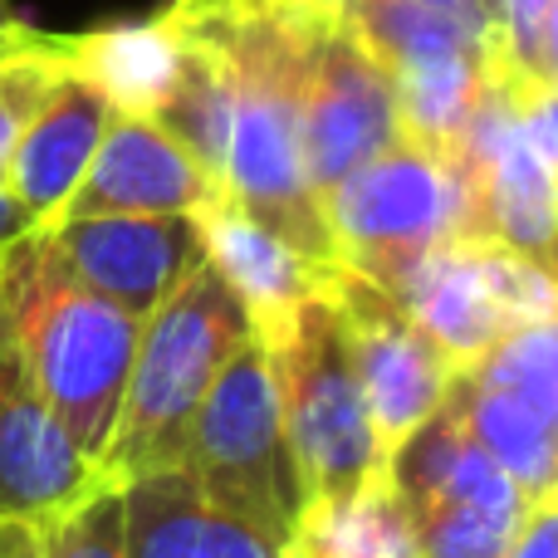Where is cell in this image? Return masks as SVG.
Listing matches in <instances>:
<instances>
[{
  "mask_svg": "<svg viewBox=\"0 0 558 558\" xmlns=\"http://www.w3.org/2000/svg\"><path fill=\"white\" fill-rule=\"evenodd\" d=\"M172 10L221 54L226 118L221 186L245 216L270 226L308 260L338 265L324 206L304 172V64L324 0H172Z\"/></svg>",
  "mask_w": 558,
  "mask_h": 558,
  "instance_id": "6da1fadb",
  "label": "cell"
},
{
  "mask_svg": "<svg viewBox=\"0 0 558 558\" xmlns=\"http://www.w3.org/2000/svg\"><path fill=\"white\" fill-rule=\"evenodd\" d=\"M0 308L49 412L98 465L113 441L143 318L78 284L45 231H29L0 260Z\"/></svg>",
  "mask_w": 558,
  "mask_h": 558,
  "instance_id": "7a4b0ae2",
  "label": "cell"
},
{
  "mask_svg": "<svg viewBox=\"0 0 558 558\" xmlns=\"http://www.w3.org/2000/svg\"><path fill=\"white\" fill-rule=\"evenodd\" d=\"M251 338L255 328L241 294L226 284L211 260H202L143 318L133 373H128L113 441L98 461V475L123 485L133 475L177 465L202 397Z\"/></svg>",
  "mask_w": 558,
  "mask_h": 558,
  "instance_id": "3957f363",
  "label": "cell"
},
{
  "mask_svg": "<svg viewBox=\"0 0 558 558\" xmlns=\"http://www.w3.org/2000/svg\"><path fill=\"white\" fill-rule=\"evenodd\" d=\"M255 343L270 357L279 422H284L289 456L304 485V505L353 495L357 485L383 475L387 456L377 451L333 299H304L284 324L260 333Z\"/></svg>",
  "mask_w": 558,
  "mask_h": 558,
  "instance_id": "277c9868",
  "label": "cell"
},
{
  "mask_svg": "<svg viewBox=\"0 0 558 558\" xmlns=\"http://www.w3.org/2000/svg\"><path fill=\"white\" fill-rule=\"evenodd\" d=\"M177 465L221 510L260 530L275 549L289 544L294 520L304 514V485H299L284 422H279L270 357L255 338L221 367L211 392L202 397Z\"/></svg>",
  "mask_w": 558,
  "mask_h": 558,
  "instance_id": "5b68a950",
  "label": "cell"
},
{
  "mask_svg": "<svg viewBox=\"0 0 558 558\" xmlns=\"http://www.w3.org/2000/svg\"><path fill=\"white\" fill-rule=\"evenodd\" d=\"M324 221L343 270L387 284L416 255L475 235V202L461 162L397 137L324 196Z\"/></svg>",
  "mask_w": 558,
  "mask_h": 558,
  "instance_id": "8992f818",
  "label": "cell"
},
{
  "mask_svg": "<svg viewBox=\"0 0 558 558\" xmlns=\"http://www.w3.org/2000/svg\"><path fill=\"white\" fill-rule=\"evenodd\" d=\"M377 289L412 314L456 373L475 367L505 333L558 314L554 279L495 241L436 245Z\"/></svg>",
  "mask_w": 558,
  "mask_h": 558,
  "instance_id": "52a82bcc",
  "label": "cell"
},
{
  "mask_svg": "<svg viewBox=\"0 0 558 558\" xmlns=\"http://www.w3.org/2000/svg\"><path fill=\"white\" fill-rule=\"evenodd\" d=\"M328 299L343 318L348 353H353V373L357 387H363L377 451L392 456L446 402L456 367L412 324V314L387 289H377L373 279L338 265L333 279H328Z\"/></svg>",
  "mask_w": 558,
  "mask_h": 558,
  "instance_id": "ba28073f",
  "label": "cell"
},
{
  "mask_svg": "<svg viewBox=\"0 0 558 558\" xmlns=\"http://www.w3.org/2000/svg\"><path fill=\"white\" fill-rule=\"evenodd\" d=\"M299 128H304V172L318 206L367 157L407 137L392 74L357 45V35L333 10L318 20L314 45H308Z\"/></svg>",
  "mask_w": 558,
  "mask_h": 558,
  "instance_id": "9c48e42d",
  "label": "cell"
},
{
  "mask_svg": "<svg viewBox=\"0 0 558 558\" xmlns=\"http://www.w3.org/2000/svg\"><path fill=\"white\" fill-rule=\"evenodd\" d=\"M461 162L475 202V235L539 265L558 284V172L534 153L514 123L500 69L490 74L481 104L461 137Z\"/></svg>",
  "mask_w": 558,
  "mask_h": 558,
  "instance_id": "30bf717a",
  "label": "cell"
},
{
  "mask_svg": "<svg viewBox=\"0 0 558 558\" xmlns=\"http://www.w3.org/2000/svg\"><path fill=\"white\" fill-rule=\"evenodd\" d=\"M98 481H104L98 465L78 451L64 422L49 412L45 392L5 324V308H0V520L39 530L84 500Z\"/></svg>",
  "mask_w": 558,
  "mask_h": 558,
  "instance_id": "8fae6325",
  "label": "cell"
},
{
  "mask_svg": "<svg viewBox=\"0 0 558 558\" xmlns=\"http://www.w3.org/2000/svg\"><path fill=\"white\" fill-rule=\"evenodd\" d=\"M45 235L78 284L133 318H147L206 260L192 216H69Z\"/></svg>",
  "mask_w": 558,
  "mask_h": 558,
  "instance_id": "7c38bea8",
  "label": "cell"
},
{
  "mask_svg": "<svg viewBox=\"0 0 558 558\" xmlns=\"http://www.w3.org/2000/svg\"><path fill=\"white\" fill-rule=\"evenodd\" d=\"M221 192L226 186L216 182L211 167L196 162L167 128H157L153 118L113 113L59 221L69 216H196Z\"/></svg>",
  "mask_w": 558,
  "mask_h": 558,
  "instance_id": "4fadbf2b",
  "label": "cell"
},
{
  "mask_svg": "<svg viewBox=\"0 0 558 558\" xmlns=\"http://www.w3.org/2000/svg\"><path fill=\"white\" fill-rule=\"evenodd\" d=\"M108 123H113V104H108L88 78L64 69V78L49 88L39 113L29 118L25 133L15 137L10 162H5V182L0 186L25 206L39 231L59 221V211H64V202L74 196L78 177L94 162Z\"/></svg>",
  "mask_w": 558,
  "mask_h": 558,
  "instance_id": "5bb4252c",
  "label": "cell"
},
{
  "mask_svg": "<svg viewBox=\"0 0 558 558\" xmlns=\"http://www.w3.org/2000/svg\"><path fill=\"white\" fill-rule=\"evenodd\" d=\"M123 490V558H284L260 530L211 500L182 465L147 471Z\"/></svg>",
  "mask_w": 558,
  "mask_h": 558,
  "instance_id": "9a60e30c",
  "label": "cell"
},
{
  "mask_svg": "<svg viewBox=\"0 0 558 558\" xmlns=\"http://www.w3.org/2000/svg\"><path fill=\"white\" fill-rule=\"evenodd\" d=\"M192 221H196V231H202L206 260H211L226 284L241 294L255 338L279 328L304 299L328 294V279H333L338 265L299 255L294 245L279 241L270 226L245 216L226 192L216 196L206 211H196Z\"/></svg>",
  "mask_w": 558,
  "mask_h": 558,
  "instance_id": "2e32d148",
  "label": "cell"
},
{
  "mask_svg": "<svg viewBox=\"0 0 558 558\" xmlns=\"http://www.w3.org/2000/svg\"><path fill=\"white\" fill-rule=\"evenodd\" d=\"M69 69L113 104V113L157 118L182 74V35L172 15L147 25H108L94 35H69Z\"/></svg>",
  "mask_w": 558,
  "mask_h": 558,
  "instance_id": "e0dca14e",
  "label": "cell"
},
{
  "mask_svg": "<svg viewBox=\"0 0 558 558\" xmlns=\"http://www.w3.org/2000/svg\"><path fill=\"white\" fill-rule=\"evenodd\" d=\"M284 558H422V544L402 495L383 471L353 495L304 505Z\"/></svg>",
  "mask_w": 558,
  "mask_h": 558,
  "instance_id": "ac0fdd59",
  "label": "cell"
},
{
  "mask_svg": "<svg viewBox=\"0 0 558 558\" xmlns=\"http://www.w3.org/2000/svg\"><path fill=\"white\" fill-rule=\"evenodd\" d=\"M451 397L461 402L465 426L471 436L495 456L505 475L514 481V490L530 505L554 500L558 490V436L524 402H514L510 392H495V387L475 383L471 373L451 377Z\"/></svg>",
  "mask_w": 558,
  "mask_h": 558,
  "instance_id": "d6986e66",
  "label": "cell"
},
{
  "mask_svg": "<svg viewBox=\"0 0 558 558\" xmlns=\"http://www.w3.org/2000/svg\"><path fill=\"white\" fill-rule=\"evenodd\" d=\"M465 373L475 383L495 387V392H510L514 402H524L558 436V314L505 333Z\"/></svg>",
  "mask_w": 558,
  "mask_h": 558,
  "instance_id": "ffe728a7",
  "label": "cell"
},
{
  "mask_svg": "<svg viewBox=\"0 0 558 558\" xmlns=\"http://www.w3.org/2000/svg\"><path fill=\"white\" fill-rule=\"evenodd\" d=\"M45 558H123V490L98 481L78 505L39 524Z\"/></svg>",
  "mask_w": 558,
  "mask_h": 558,
  "instance_id": "44dd1931",
  "label": "cell"
},
{
  "mask_svg": "<svg viewBox=\"0 0 558 558\" xmlns=\"http://www.w3.org/2000/svg\"><path fill=\"white\" fill-rule=\"evenodd\" d=\"M64 69H69V35H54L45 49H29V54L0 59V182H5V162L15 137L39 113L49 88L64 78Z\"/></svg>",
  "mask_w": 558,
  "mask_h": 558,
  "instance_id": "7402d4cb",
  "label": "cell"
},
{
  "mask_svg": "<svg viewBox=\"0 0 558 558\" xmlns=\"http://www.w3.org/2000/svg\"><path fill=\"white\" fill-rule=\"evenodd\" d=\"M422 558H505L520 534L524 514L475 510V505H451V510L412 514Z\"/></svg>",
  "mask_w": 558,
  "mask_h": 558,
  "instance_id": "603a6c76",
  "label": "cell"
},
{
  "mask_svg": "<svg viewBox=\"0 0 558 558\" xmlns=\"http://www.w3.org/2000/svg\"><path fill=\"white\" fill-rule=\"evenodd\" d=\"M554 0H490V54L500 74H544V20Z\"/></svg>",
  "mask_w": 558,
  "mask_h": 558,
  "instance_id": "cb8c5ba5",
  "label": "cell"
},
{
  "mask_svg": "<svg viewBox=\"0 0 558 558\" xmlns=\"http://www.w3.org/2000/svg\"><path fill=\"white\" fill-rule=\"evenodd\" d=\"M514 123L534 143V153L558 172V84L544 74H500Z\"/></svg>",
  "mask_w": 558,
  "mask_h": 558,
  "instance_id": "d4e9b609",
  "label": "cell"
},
{
  "mask_svg": "<svg viewBox=\"0 0 558 558\" xmlns=\"http://www.w3.org/2000/svg\"><path fill=\"white\" fill-rule=\"evenodd\" d=\"M54 35H39L35 25H25V20L10 10V0H0V59L10 54H29V49H45Z\"/></svg>",
  "mask_w": 558,
  "mask_h": 558,
  "instance_id": "484cf974",
  "label": "cell"
},
{
  "mask_svg": "<svg viewBox=\"0 0 558 558\" xmlns=\"http://www.w3.org/2000/svg\"><path fill=\"white\" fill-rule=\"evenodd\" d=\"M29 231H39V226L29 221V211H25V206H20L15 196H10L5 186H0V260H5V255H10V245H15V241H25Z\"/></svg>",
  "mask_w": 558,
  "mask_h": 558,
  "instance_id": "4316f807",
  "label": "cell"
},
{
  "mask_svg": "<svg viewBox=\"0 0 558 558\" xmlns=\"http://www.w3.org/2000/svg\"><path fill=\"white\" fill-rule=\"evenodd\" d=\"M0 558H45V544H39L35 524L0 520Z\"/></svg>",
  "mask_w": 558,
  "mask_h": 558,
  "instance_id": "83f0119b",
  "label": "cell"
},
{
  "mask_svg": "<svg viewBox=\"0 0 558 558\" xmlns=\"http://www.w3.org/2000/svg\"><path fill=\"white\" fill-rule=\"evenodd\" d=\"M422 5L446 10V15H456V20H465V25H475V29L490 35V0H422Z\"/></svg>",
  "mask_w": 558,
  "mask_h": 558,
  "instance_id": "f1b7e54d",
  "label": "cell"
},
{
  "mask_svg": "<svg viewBox=\"0 0 558 558\" xmlns=\"http://www.w3.org/2000/svg\"><path fill=\"white\" fill-rule=\"evenodd\" d=\"M544 78L558 84V0L549 5V20H544Z\"/></svg>",
  "mask_w": 558,
  "mask_h": 558,
  "instance_id": "f546056e",
  "label": "cell"
},
{
  "mask_svg": "<svg viewBox=\"0 0 558 558\" xmlns=\"http://www.w3.org/2000/svg\"><path fill=\"white\" fill-rule=\"evenodd\" d=\"M554 500H558V490H554Z\"/></svg>",
  "mask_w": 558,
  "mask_h": 558,
  "instance_id": "4dcf8cb0",
  "label": "cell"
}]
</instances>
